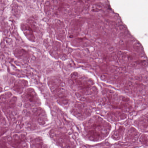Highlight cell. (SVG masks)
<instances>
[{
	"label": "cell",
	"instance_id": "obj_5",
	"mask_svg": "<svg viewBox=\"0 0 148 148\" xmlns=\"http://www.w3.org/2000/svg\"><path fill=\"white\" fill-rule=\"evenodd\" d=\"M141 143L146 146H148L147 135H143L141 136L139 140Z\"/></svg>",
	"mask_w": 148,
	"mask_h": 148
},
{
	"label": "cell",
	"instance_id": "obj_3",
	"mask_svg": "<svg viewBox=\"0 0 148 148\" xmlns=\"http://www.w3.org/2000/svg\"><path fill=\"white\" fill-rule=\"evenodd\" d=\"M126 134V139L128 141H134L137 139L139 133L135 128H131L129 129Z\"/></svg>",
	"mask_w": 148,
	"mask_h": 148
},
{
	"label": "cell",
	"instance_id": "obj_4",
	"mask_svg": "<svg viewBox=\"0 0 148 148\" xmlns=\"http://www.w3.org/2000/svg\"><path fill=\"white\" fill-rule=\"evenodd\" d=\"M124 128L123 127L120 126L117 129L115 130L113 132L112 137L115 140L119 139L124 132Z\"/></svg>",
	"mask_w": 148,
	"mask_h": 148
},
{
	"label": "cell",
	"instance_id": "obj_2",
	"mask_svg": "<svg viewBox=\"0 0 148 148\" xmlns=\"http://www.w3.org/2000/svg\"><path fill=\"white\" fill-rule=\"evenodd\" d=\"M21 29L25 35L30 40L33 41L35 38L32 30L28 25L25 23L22 24Z\"/></svg>",
	"mask_w": 148,
	"mask_h": 148
},
{
	"label": "cell",
	"instance_id": "obj_1",
	"mask_svg": "<svg viewBox=\"0 0 148 148\" xmlns=\"http://www.w3.org/2000/svg\"><path fill=\"white\" fill-rule=\"evenodd\" d=\"M111 129L110 124L99 121L95 122L85 128L88 139L94 142L104 139L109 135Z\"/></svg>",
	"mask_w": 148,
	"mask_h": 148
}]
</instances>
